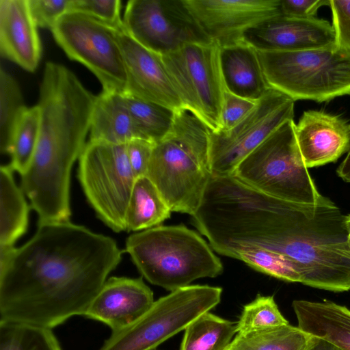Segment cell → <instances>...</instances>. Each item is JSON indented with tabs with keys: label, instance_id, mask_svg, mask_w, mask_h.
Returning a JSON list of instances; mask_svg holds the SVG:
<instances>
[{
	"label": "cell",
	"instance_id": "cell-7",
	"mask_svg": "<svg viewBox=\"0 0 350 350\" xmlns=\"http://www.w3.org/2000/svg\"><path fill=\"white\" fill-rule=\"evenodd\" d=\"M221 294V288L208 285H189L172 291L154 301L134 323L112 332L99 350H154L218 305Z\"/></svg>",
	"mask_w": 350,
	"mask_h": 350
},
{
	"label": "cell",
	"instance_id": "cell-14",
	"mask_svg": "<svg viewBox=\"0 0 350 350\" xmlns=\"http://www.w3.org/2000/svg\"><path fill=\"white\" fill-rule=\"evenodd\" d=\"M126 73L124 94L167 107L185 109L166 70L161 55L148 50L124 30H117Z\"/></svg>",
	"mask_w": 350,
	"mask_h": 350
},
{
	"label": "cell",
	"instance_id": "cell-11",
	"mask_svg": "<svg viewBox=\"0 0 350 350\" xmlns=\"http://www.w3.org/2000/svg\"><path fill=\"white\" fill-rule=\"evenodd\" d=\"M294 100L270 88L232 128L209 136L213 176L232 175L239 164L284 122L293 120Z\"/></svg>",
	"mask_w": 350,
	"mask_h": 350
},
{
	"label": "cell",
	"instance_id": "cell-16",
	"mask_svg": "<svg viewBox=\"0 0 350 350\" xmlns=\"http://www.w3.org/2000/svg\"><path fill=\"white\" fill-rule=\"evenodd\" d=\"M154 301L153 293L142 278L111 277L91 301L84 316L116 332L137 321Z\"/></svg>",
	"mask_w": 350,
	"mask_h": 350
},
{
	"label": "cell",
	"instance_id": "cell-3",
	"mask_svg": "<svg viewBox=\"0 0 350 350\" xmlns=\"http://www.w3.org/2000/svg\"><path fill=\"white\" fill-rule=\"evenodd\" d=\"M211 130L187 109L176 111L170 132L154 144L147 176L172 211L192 216L199 208L212 173Z\"/></svg>",
	"mask_w": 350,
	"mask_h": 350
},
{
	"label": "cell",
	"instance_id": "cell-36",
	"mask_svg": "<svg viewBox=\"0 0 350 350\" xmlns=\"http://www.w3.org/2000/svg\"><path fill=\"white\" fill-rule=\"evenodd\" d=\"M154 145L142 139H133L126 144L127 159L136 178L147 176Z\"/></svg>",
	"mask_w": 350,
	"mask_h": 350
},
{
	"label": "cell",
	"instance_id": "cell-23",
	"mask_svg": "<svg viewBox=\"0 0 350 350\" xmlns=\"http://www.w3.org/2000/svg\"><path fill=\"white\" fill-rule=\"evenodd\" d=\"M171 209L148 176L136 178L126 215L127 231H139L158 226L170 218Z\"/></svg>",
	"mask_w": 350,
	"mask_h": 350
},
{
	"label": "cell",
	"instance_id": "cell-21",
	"mask_svg": "<svg viewBox=\"0 0 350 350\" xmlns=\"http://www.w3.org/2000/svg\"><path fill=\"white\" fill-rule=\"evenodd\" d=\"M140 139L123 94L102 92L96 96L90 129V140L126 144Z\"/></svg>",
	"mask_w": 350,
	"mask_h": 350
},
{
	"label": "cell",
	"instance_id": "cell-17",
	"mask_svg": "<svg viewBox=\"0 0 350 350\" xmlns=\"http://www.w3.org/2000/svg\"><path fill=\"white\" fill-rule=\"evenodd\" d=\"M295 134L307 168L335 162L350 150V124L339 116L306 111L295 125Z\"/></svg>",
	"mask_w": 350,
	"mask_h": 350
},
{
	"label": "cell",
	"instance_id": "cell-15",
	"mask_svg": "<svg viewBox=\"0 0 350 350\" xmlns=\"http://www.w3.org/2000/svg\"><path fill=\"white\" fill-rule=\"evenodd\" d=\"M243 40L259 51H297L338 46L334 27L329 21L282 14L248 29Z\"/></svg>",
	"mask_w": 350,
	"mask_h": 350
},
{
	"label": "cell",
	"instance_id": "cell-22",
	"mask_svg": "<svg viewBox=\"0 0 350 350\" xmlns=\"http://www.w3.org/2000/svg\"><path fill=\"white\" fill-rule=\"evenodd\" d=\"M10 165L0 167V246L12 247L25 232L29 206Z\"/></svg>",
	"mask_w": 350,
	"mask_h": 350
},
{
	"label": "cell",
	"instance_id": "cell-34",
	"mask_svg": "<svg viewBox=\"0 0 350 350\" xmlns=\"http://www.w3.org/2000/svg\"><path fill=\"white\" fill-rule=\"evenodd\" d=\"M256 103L257 101L239 97L226 90L221 111V129L220 131H227L232 128L254 108Z\"/></svg>",
	"mask_w": 350,
	"mask_h": 350
},
{
	"label": "cell",
	"instance_id": "cell-5",
	"mask_svg": "<svg viewBox=\"0 0 350 350\" xmlns=\"http://www.w3.org/2000/svg\"><path fill=\"white\" fill-rule=\"evenodd\" d=\"M295 122L282 124L237 166L232 176L245 185L285 201L329 205L310 176L295 134Z\"/></svg>",
	"mask_w": 350,
	"mask_h": 350
},
{
	"label": "cell",
	"instance_id": "cell-39",
	"mask_svg": "<svg viewBox=\"0 0 350 350\" xmlns=\"http://www.w3.org/2000/svg\"><path fill=\"white\" fill-rule=\"evenodd\" d=\"M336 172L344 181L350 183V150L338 167Z\"/></svg>",
	"mask_w": 350,
	"mask_h": 350
},
{
	"label": "cell",
	"instance_id": "cell-31",
	"mask_svg": "<svg viewBox=\"0 0 350 350\" xmlns=\"http://www.w3.org/2000/svg\"><path fill=\"white\" fill-rule=\"evenodd\" d=\"M281 314L273 296L258 295L244 306L237 322V333L288 324Z\"/></svg>",
	"mask_w": 350,
	"mask_h": 350
},
{
	"label": "cell",
	"instance_id": "cell-6",
	"mask_svg": "<svg viewBox=\"0 0 350 350\" xmlns=\"http://www.w3.org/2000/svg\"><path fill=\"white\" fill-rule=\"evenodd\" d=\"M258 51L269 85L294 101L350 95V52L344 49Z\"/></svg>",
	"mask_w": 350,
	"mask_h": 350
},
{
	"label": "cell",
	"instance_id": "cell-24",
	"mask_svg": "<svg viewBox=\"0 0 350 350\" xmlns=\"http://www.w3.org/2000/svg\"><path fill=\"white\" fill-rule=\"evenodd\" d=\"M310 337L288 323L237 333L226 350H305Z\"/></svg>",
	"mask_w": 350,
	"mask_h": 350
},
{
	"label": "cell",
	"instance_id": "cell-37",
	"mask_svg": "<svg viewBox=\"0 0 350 350\" xmlns=\"http://www.w3.org/2000/svg\"><path fill=\"white\" fill-rule=\"evenodd\" d=\"M329 1L330 0H280V12L282 15L291 18H313L321 7L329 6Z\"/></svg>",
	"mask_w": 350,
	"mask_h": 350
},
{
	"label": "cell",
	"instance_id": "cell-35",
	"mask_svg": "<svg viewBox=\"0 0 350 350\" xmlns=\"http://www.w3.org/2000/svg\"><path fill=\"white\" fill-rule=\"evenodd\" d=\"M337 46L350 52V0H330Z\"/></svg>",
	"mask_w": 350,
	"mask_h": 350
},
{
	"label": "cell",
	"instance_id": "cell-2",
	"mask_svg": "<svg viewBox=\"0 0 350 350\" xmlns=\"http://www.w3.org/2000/svg\"><path fill=\"white\" fill-rule=\"evenodd\" d=\"M96 96L68 68L46 63L37 105L38 143L21 174L23 190L39 223L69 221L70 172L87 144Z\"/></svg>",
	"mask_w": 350,
	"mask_h": 350
},
{
	"label": "cell",
	"instance_id": "cell-26",
	"mask_svg": "<svg viewBox=\"0 0 350 350\" xmlns=\"http://www.w3.org/2000/svg\"><path fill=\"white\" fill-rule=\"evenodd\" d=\"M123 96L140 139L156 144L170 132L176 111L126 94Z\"/></svg>",
	"mask_w": 350,
	"mask_h": 350
},
{
	"label": "cell",
	"instance_id": "cell-1",
	"mask_svg": "<svg viewBox=\"0 0 350 350\" xmlns=\"http://www.w3.org/2000/svg\"><path fill=\"white\" fill-rule=\"evenodd\" d=\"M122 254L113 239L83 226L38 223L21 247L0 246V322L52 329L84 316Z\"/></svg>",
	"mask_w": 350,
	"mask_h": 350
},
{
	"label": "cell",
	"instance_id": "cell-32",
	"mask_svg": "<svg viewBox=\"0 0 350 350\" xmlns=\"http://www.w3.org/2000/svg\"><path fill=\"white\" fill-rule=\"evenodd\" d=\"M120 10V0H70L68 12L89 15L116 29H120L124 27Z\"/></svg>",
	"mask_w": 350,
	"mask_h": 350
},
{
	"label": "cell",
	"instance_id": "cell-41",
	"mask_svg": "<svg viewBox=\"0 0 350 350\" xmlns=\"http://www.w3.org/2000/svg\"><path fill=\"white\" fill-rule=\"evenodd\" d=\"M349 248H350V235H349Z\"/></svg>",
	"mask_w": 350,
	"mask_h": 350
},
{
	"label": "cell",
	"instance_id": "cell-19",
	"mask_svg": "<svg viewBox=\"0 0 350 350\" xmlns=\"http://www.w3.org/2000/svg\"><path fill=\"white\" fill-rule=\"evenodd\" d=\"M219 63L226 90L234 95L256 102L271 88L258 51L244 40L220 47Z\"/></svg>",
	"mask_w": 350,
	"mask_h": 350
},
{
	"label": "cell",
	"instance_id": "cell-27",
	"mask_svg": "<svg viewBox=\"0 0 350 350\" xmlns=\"http://www.w3.org/2000/svg\"><path fill=\"white\" fill-rule=\"evenodd\" d=\"M40 124V111L38 105L26 107L14 129L9 154V164L20 174L28 167L35 152Z\"/></svg>",
	"mask_w": 350,
	"mask_h": 350
},
{
	"label": "cell",
	"instance_id": "cell-18",
	"mask_svg": "<svg viewBox=\"0 0 350 350\" xmlns=\"http://www.w3.org/2000/svg\"><path fill=\"white\" fill-rule=\"evenodd\" d=\"M27 0H0L1 55L29 72L41 57V42Z\"/></svg>",
	"mask_w": 350,
	"mask_h": 350
},
{
	"label": "cell",
	"instance_id": "cell-10",
	"mask_svg": "<svg viewBox=\"0 0 350 350\" xmlns=\"http://www.w3.org/2000/svg\"><path fill=\"white\" fill-rule=\"evenodd\" d=\"M117 30L89 15L72 11L51 29L67 56L87 67L99 80L103 92L124 94L126 73Z\"/></svg>",
	"mask_w": 350,
	"mask_h": 350
},
{
	"label": "cell",
	"instance_id": "cell-30",
	"mask_svg": "<svg viewBox=\"0 0 350 350\" xmlns=\"http://www.w3.org/2000/svg\"><path fill=\"white\" fill-rule=\"evenodd\" d=\"M234 258L278 279L289 282H301L300 275L293 262L280 254L252 247L239 251Z\"/></svg>",
	"mask_w": 350,
	"mask_h": 350
},
{
	"label": "cell",
	"instance_id": "cell-4",
	"mask_svg": "<svg viewBox=\"0 0 350 350\" xmlns=\"http://www.w3.org/2000/svg\"><path fill=\"white\" fill-rule=\"evenodd\" d=\"M126 252L146 280L170 292L224 270L205 240L183 224L133 233L126 239Z\"/></svg>",
	"mask_w": 350,
	"mask_h": 350
},
{
	"label": "cell",
	"instance_id": "cell-28",
	"mask_svg": "<svg viewBox=\"0 0 350 350\" xmlns=\"http://www.w3.org/2000/svg\"><path fill=\"white\" fill-rule=\"evenodd\" d=\"M0 350H62L51 329L0 322Z\"/></svg>",
	"mask_w": 350,
	"mask_h": 350
},
{
	"label": "cell",
	"instance_id": "cell-33",
	"mask_svg": "<svg viewBox=\"0 0 350 350\" xmlns=\"http://www.w3.org/2000/svg\"><path fill=\"white\" fill-rule=\"evenodd\" d=\"M32 18L41 28L51 29L57 21L69 11L70 0H27Z\"/></svg>",
	"mask_w": 350,
	"mask_h": 350
},
{
	"label": "cell",
	"instance_id": "cell-25",
	"mask_svg": "<svg viewBox=\"0 0 350 350\" xmlns=\"http://www.w3.org/2000/svg\"><path fill=\"white\" fill-rule=\"evenodd\" d=\"M237 334V323L209 312L185 328L180 350H226Z\"/></svg>",
	"mask_w": 350,
	"mask_h": 350
},
{
	"label": "cell",
	"instance_id": "cell-29",
	"mask_svg": "<svg viewBox=\"0 0 350 350\" xmlns=\"http://www.w3.org/2000/svg\"><path fill=\"white\" fill-rule=\"evenodd\" d=\"M27 107L15 79L2 68L0 70V150L10 152L15 125Z\"/></svg>",
	"mask_w": 350,
	"mask_h": 350
},
{
	"label": "cell",
	"instance_id": "cell-40",
	"mask_svg": "<svg viewBox=\"0 0 350 350\" xmlns=\"http://www.w3.org/2000/svg\"><path fill=\"white\" fill-rule=\"evenodd\" d=\"M346 226H347L349 234L350 235V215H347Z\"/></svg>",
	"mask_w": 350,
	"mask_h": 350
},
{
	"label": "cell",
	"instance_id": "cell-20",
	"mask_svg": "<svg viewBox=\"0 0 350 350\" xmlns=\"http://www.w3.org/2000/svg\"><path fill=\"white\" fill-rule=\"evenodd\" d=\"M292 306L299 328L350 350V310L330 301L295 300Z\"/></svg>",
	"mask_w": 350,
	"mask_h": 350
},
{
	"label": "cell",
	"instance_id": "cell-8",
	"mask_svg": "<svg viewBox=\"0 0 350 350\" xmlns=\"http://www.w3.org/2000/svg\"><path fill=\"white\" fill-rule=\"evenodd\" d=\"M78 178L98 217L116 232L126 230V211L136 178L126 144L89 141L79 158Z\"/></svg>",
	"mask_w": 350,
	"mask_h": 350
},
{
	"label": "cell",
	"instance_id": "cell-38",
	"mask_svg": "<svg viewBox=\"0 0 350 350\" xmlns=\"http://www.w3.org/2000/svg\"><path fill=\"white\" fill-rule=\"evenodd\" d=\"M305 350H341L325 339L312 336Z\"/></svg>",
	"mask_w": 350,
	"mask_h": 350
},
{
	"label": "cell",
	"instance_id": "cell-12",
	"mask_svg": "<svg viewBox=\"0 0 350 350\" xmlns=\"http://www.w3.org/2000/svg\"><path fill=\"white\" fill-rule=\"evenodd\" d=\"M122 21L131 38L161 56L186 44L211 42L185 0H130Z\"/></svg>",
	"mask_w": 350,
	"mask_h": 350
},
{
	"label": "cell",
	"instance_id": "cell-9",
	"mask_svg": "<svg viewBox=\"0 0 350 350\" xmlns=\"http://www.w3.org/2000/svg\"><path fill=\"white\" fill-rule=\"evenodd\" d=\"M215 43L189 44L161 56L185 109L213 132L221 129L226 88Z\"/></svg>",
	"mask_w": 350,
	"mask_h": 350
},
{
	"label": "cell",
	"instance_id": "cell-13",
	"mask_svg": "<svg viewBox=\"0 0 350 350\" xmlns=\"http://www.w3.org/2000/svg\"><path fill=\"white\" fill-rule=\"evenodd\" d=\"M210 40L219 47L243 40L244 33L281 14L280 0H185Z\"/></svg>",
	"mask_w": 350,
	"mask_h": 350
}]
</instances>
